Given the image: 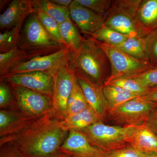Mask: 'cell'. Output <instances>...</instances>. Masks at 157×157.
Segmentation results:
<instances>
[{
  "label": "cell",
  "instance_id": "obj_1",
  "mask_svg": "<svg viewBox=\"0 0 157 157\" xmlns=\"http://www.w3.org/2000/svg\"><path fill=\"white\" fill-rule=\"evenodd\" d=\"M61 121L52 111L18 134L0 138V146L11 144L23 157L54 156L60 153L69 135V131L61 125Z\"/></svg>",
  "mask_w": 157,
  "mask_h": 157
},
{
  "label": "cell",
  "instance_id": "obj_2",
  "mask_svg": "<svg viewBox=\"0 0 157 157\" xmlns=\"http://www.w3.org/2000/svg\"><path fill=\"white\" fill-rule=\"evenodd\" d=\"M109 63L106 53L95 39L88 36L83 37L79 50L71 53L69 65L76 76L102 86L109 77Z\"/></svg>",
  "mask_w": 157,
  "mask_h": 157
},
{
  "label": "cell",
  "instance_id": "obj_3",
  "mask_svg": "<svg viewBox=\"0 0 157 157\" xmlns=\"http://www.w3.org/2000/svg\"><path fill=\"white\" fill-rule=\"evenodd\" d=\"M66 47L46 32L35 13L28 17L20 37L18 48L31 59L49 55Z\"/></svg>",
  "mask_w": 157,
  "mask_h": 157
},
{
  "label": "cell",
  "instance_id": "obj_4",
  "mask_svg": "<svg viewBox=\"0 0 157 157\" xmlns=\"http://www.w3.org/2000/svg\"><path fill=\"white\" fill-rule=\"evenodd\" d=\"M126 130L127 127L109 125L100 121L77 131L93 145L107 152L129 146L125 139Z\"/></svg>",
  "mask_w": 157,
  "mask_h": 157
},
{
  "label": "cell",
  "instance_id": "obj_5",
  "mask_svg": "<svg viewBox=\"0 0 157 157\" xmlns=\"http://www.w3.org/2000/svg\"><path fill=\"white\" fill-rule=\"evenodd\" d=\"M8 83L13 94L15 110L36 119L52 111L51 98L26 88Z\"/></svg>",
  "mask_w": 157,
  "mask_h": 157
},
{
  "label": "cell",
  "instance_id": "obj_6",
  "mask_svg": "<svg viewBox=\"0 0 157 157\" xmlns=\"http://www.w3.org/2000/svg\"><path fill=\"white\" fill-rule=\"evenodd\" d=\"M157 107V104L138 97L108 111L105 121L119 126L139 125L145 122L151 111Z\"/></svg>",
  "mask_w": 157,
  "mask_h": 157
},
{
  "label": "cell",
  "instance_id": "obj_7",
  "mask_svg": "<svg viewBox=\"0 0 157 157\" xmlns=\"http://www.w3.org/2000/svg\"><path fill=\"white\" fill-rule=\"evenodd\" d=\"M96 41L106 53L110 64L111 72L106 82L135 76L152 68L148 63L136 59L117 47Z\"/></svg>",
  "mask_w": 157,
  "mask_h": 157
},
{
  "label": "cell",
  "instance_id": "obj_8",
  "mask_svg": "<svg viewBox=\"0 0 157 157\" xmlns=\"http://www.w3.org/2000/svg\"><path fill=\"white\" fill-rule=\"evenodd\" d=\"M71 53L66 47L49 55L33 58L18 64L3 76L33 72H42L53 76L61 67L69 61Z\"/></svg>",
  "mask_w": 157,
  "mask_h": 157
},
{
  "label": "cell",
  "instance_id": "obj_9",
  "mask_svg": "<svg viewBox=\"0 0 157 157\" xmlns=\"http://www.w3.org/2000/svg\"><path fill=\"white\" fill-rule=\"evenodd\" d=\"M53 78L52 112L54 115L62 120L66 116L68 99L73 91L76 76L68 62L59 69Z\"/></svg>",
  "mask_w": 157,
  "mask_h": 157
},
{
  "label": "cell",
  "instance_id": "obj_10",
  "mask_svg": "<svg viewBox=\"0 0 157 157\" xmlns=\"http://www.w3.org/2000/svg\"><path fill=\"white\" fill-rule=\"evenodd\" d=\"M0 80L26 88L49 97L53 100V76L39 72H29L0 77Z\"/></svg>",
  "mask_w": 157,
  "mask_h": 157
},
{
  "label": "cell",
  "instance_id": "obj_11",
  "mask_svg": "<svg viewBox=\"0 0 157 157\" xmlns=\"http://www.w3.org/2000/svg\"><path fill=\"white\" fill-rule=\"evenodd\" d=\"M71 20L82 33L90 36L104 25L107 15L96 13L74 0L69 8Z\"/></svg>",
  "mask_w": 157,
  "mask_h": 157
},
{
  "label": "cell",
  "instance_id": "obj_12",
  "mask_svg": "<svg viewBox=\"0 0 157 157\" xmlns=\"http://www.w3.org/2000/svg\"><path fill=\"white\" fill-rule=\"evenodd\" d=\"M104 25L128 37L144 38L149 33L141 26L137 17L112 7L107 13Z\"/></svg>",
  "mask_w": 157,
  "mask_h": 157
},
{
  "label": "cell",
  "instance_id": "obj_13",
  "mask_svg": "<svg viewBox=\"0 0 157 157\" xmlns=\"http://www.w3.org/2000/svg\"><path fill=\"white\" fill-rule=\"evenodd\" d=\"M60 152L70 157H106V152L93 145L84 135L74 130L69 131Z\"/></svg>",
  "mask_w": 157,
  "mask_h": 157
},
{
  "label": "cell",
  "instance_id": "obj_14",
  "mask_svg": "<svg viewBox=\"0 0 157 157\" xmlns=\"http://www.w3.org/2000/svg\"><path fill=\"white\" fill-rule=\"evenodd\" d=\"M126 141L142 153L157 154V136L144 123L127 126Z\"/></svg>",
  "mask_w": 157,
  "mask_h": 157
},
{
  "label": "cell",
  "instance_id": "obj_15",
  "mask_svg": "<svg viewBox=\"0 0 157 157\" xmlns=\"http://www.w3.org/2000/svg\"><path fill=\"white\" fill-rule=\"evenodd\" d=\"M34 13V7L31 0H13L0 15V28H18L21 30L24 21Z\"/></svg>",
  "mask_w": 157,
  "mask_h": 157
},
{
  "label": "cell",
  "instance_id": "obj_16",
  "mask_svg": "<svg viewBox=\"0 0 157 157\" xmlns=\"http://www.w3.org/2000/svg\"><path fill=\"white\" fill-rule=\"evenodd\" d=\"M37 120L14 109L0 110V138L18 134Z\"/></svg>",
  "mask_w": 157,
  "mask_h": 157
},
{
  "label": "cell",
  "instance_id": "obj_17",
  "mask_svg": "<svg viewBox=\"0 0 157 157\" xmlns=\"http://www.w3.org/2000/svg\"><path fill=\"white\" fill-rule=\"evenodd\" d=\"M76 76L90 107L105 119L107 112V104L103 92V86L94 84L82 76Z\"/></svg>",
  "mask_w": 157,
  "mask_h": 157
},
{
  "label": "cell",
  "instance_id": "obj_18",
  "mask_svg": "<svg viewBox=\"0 0 157 157\" xmlns=\"http://www.w3.org/2000/svg\"><path fill=\"white\" fill-rule=\"evenodd\" d=\"M104 121L105 119L103 116L89 106L81 112L65 117L61 121V125L69 132L85 128L96 123Z\"/></svg>",
  "mask_w": 157,
  "mask_h": 157
},
{
  "label": "cell",
  "instance_id": "obj_19",
  "mask_svg": "<svg viewBox=\"0 0 157 157\" xmlns=\"http://www.w3.org/2000/svg\"><path fill=\"white\" fill-rule=\"evenodd\" d=\"M137 19L149 33L157 29V0H142Z\"/></svg>",
  "mask_w": 157,
  "mask_h": 157
},
{
  "label": "cell",
  "instance_id": "obj_20",
  "mask_svg": "<svg viewBox=\"0 0 157 157\" xmlns=\"http://www.w3.org/2000/svg\"><path fill=\"white\" fill-rule=\"evenodd\" d=\"M59 32L63 44L72 53L79 50L82 44L83 37L71 19L59 25Z\"/></svg>",
  "mask_w": 157,
  "mask_h": 157
},
{
  "label": "cell",
  "instance_id": "obj_21",
  "mask_svg": "<svg viewBox=\"0 0 157 157\" xmlns=\"http://www.w3.org/2000/svg\"><path fill=\"white\" fill-rule=\"evenodd\" d=\"M103 90L107 100V112L127 101L140 97L112 85L104 84Z\"/></svg>",
  "mask_w": 157,
  "mask_h": 157
},
{
  "label": "cell",
  "instance_id": "obj_22",
  "mask_svg": "<svg viewBox=\"0 0 157 157\" xmlns=\"http://www.w3.org/2000/svg\"><path fill=\"white\" fill-rule=\"evenodd\" d=\"M116 47L136 59L149 63L147 56L146 42L144 38L128 37L123 43Z\"/></svg>",
  "mask_w": 157,
  "mask_h": 157
},
{
  "label": "cell",
  "instance_id": "obj_23",
  "mask_svg": "<svg viewBox=\"0 0 157 157\" xmlns=\"http://www.w3.org/2000/svg\"><path fill=\"white\" fill-rule=\"evenodd\" d=\"M31 59L26 52L19 48L9 52L0 53V77L6 75L18 64Z\"/></svg>",
  "mask_w": 157,
  "mask_h": 157
},
{
  "label": "cell",
  "instance_id": "obj_24",
  "mask_svg": "<svg viewBox=\"0 0 157 157\" xmlns=\"http://www.w3.org/2000/svg\"><path fill=\"white\" fill-rule=\"evenodd\" d=\"M33 2L59 24L71 19L68 8L58 6L50 0H33Z\"/></svg>",
  "mask_w": 157,
  "mask_h": 157
},
{
  "label": "cell",
  "instance_id": "obj_25",
  "mask_svg": "<svg viewBox=\"0 0 157 157\" xmlns=\"http://www.w3.org/2000/svg\"><path fill=\"white\" fill-rule=\"evenodd\" d=\"M89 106L76 77L73 91L68 99L65 117L81 112Z\"/></svg>",
  "mask_w": 157,
  "mask_h": 157
},
{
  "label": "cell",
  "instance_id": "obj_26",
  "mask_svg": "<svg viewBox=\"0 0 157 157\" xmlns=\"http://www.w3.org/2000/svg\"><path fill=\"white\" fill-rule=\"evenodd\" d=\"M104 84L112 85L123 89L126 91L141 97L146 94L149 88L147 87L134 77H121L106 82Z\"/></svg>",
  "mask_w": 157,
  "mask_h": 157
},
{
  "label": "cell",
  "instance_id": "obj_27",
  "mask_svg": "<svg viewBox=\"0 0 157 157\" xmlns=\"http://www.w3.org/2000/svg\"><path fill=\"white\" fill-rule=\"evenodd\" d=\"M90 36L97 41L114 47L121 45L128 38L104 25Z\"/></svg>",
  "mask_w": 157,
  "mask_h": 157
},
{
  "label": "cell",
  "instance_id": "obj_28",
  "mask_svg": "<svg viewBox=\"0 0 157 157\" xmlns=\"http://www.w3.org/2000/svg\"><path fill=\"white\" fill-rule=\"evenodd\" d=\"M34 13L43 27L49 35L58 42L63 44L59 32V25L57 22L33 3Z\"/></svg>",
  "mask_w": 157,
  "mask_h": 157
},
{
  "label": "cell",
  "instance_id": "obj_29",
  "mask_svg": "<svg viewBox=\"0 0 157 157\" xmlns=\"http://www.w3.org/2000/svg\"><path fill=\"white\" fill-rule=\"evenodd\" d=\"M20 31L18 28L14 27L0 34L1 53L9 52L18 48Z\"/></svg>",
  "mask_w": 157,
  "mask_h": 157
},
{
  "label": "cell",
  "instance_id": "obj_30",
  "mask_svg": "<svg viewBox=\"0 0 157 157\" xmlns=\"http://www.w3.org/2000/svg\"><path fill=\"white\" fill-rule=\"evenodd\" d=\"M147 44V56L151 67H157V29L150 32L144 37Z\"/></svg>",
  "mask_w": 157,
  "mask_h": 157
},
{
  "label": "cell",
  "instance_id": "obj_31",
  "mask_svg": "<svg viewBox=\"0 0 157 157\" xmlns=\"http://www.w3.org/2000/svg\"><path fill=\"white\" fill-rule=\"evenodd\" d=\"M82 6L88 8L96 13L107 15L112 8L111 0H76Z\"/></svg>",
  "mask_w": 157,
  "mask_h": 157
},
{
  "label": "cell",
  "instance_id": "obj_32",
  "mask_svg": "<svg viewBox=\"0 0 157 157\" xmlns=\"http://www.w3.org/2000/svg\"><path fill=\"white\" fill-rule=\"evenodd\" d=\"M0 108L15 110L14 98L8 82L0 80Z\"/></svg>",
  "mask_w": 157,
  "mask_h": 157
},
{
  "label": "cell",
  "instance_id": "obj_33",
  "mask_svg": "<svg viewBox=\"0 0 157 157\" xmlns=\"http://www.w3.org/2000/svg\"><path fill=\"white\" fill-rule=\"evenodd\" d=\"M142 0H116L113 2V8L137 17Z\"/></svg>",
  "mask_w": 157,
  "mask_h": 157
},
{
  "label": "cell",
  "instance_id": "obj_34",
  "mask_svg": "<svg viewBox=\"0 0 157 157\" xmlns=\"http://www.w3.org/2000/svg\"><path fill=\"white\" fill-rule=\"evenodd\" d=\"M130 77L136 78L147 87H153L157 86V67L151 68L143 73Z\"/></svg>",
  "mask_w": 157,
  "mask_h": 157
},
{
  "label": "cell",
  "instance_id": "obj_35",
  "mask_svg": "<svg viewBox=\"0 0 157 157\" xmlns=\"http://www.w3.org/2000/svg\"><path fill=\"white\" fill-rule=\"evenodd\" d=\"M106 157H143V153L132 147L106 152Z\"/></svg>",
  "mask_w": 157,
  "mask_h": 157
},
{
  "label": "cell",
  "instance_id": "obj_36",
  "mask_svg": "<svg viewBox=\"0 0 157 157\" xmlns=\"http://www.w3.org/2000/svg\"><path fill=\"white\" fill-rule=\"evenodd\" d=\"M0 157H23L13 144L6 143L0 146Z\"/></svg>",
  "mask_w": 157,
  "mask_h": 157
},
{
  "label": "cell",
  "instance_id": "obj_37",
  "mask_svg": "<svg viewBox=\"0 0 157 157\" xmlns=\"http://www.w3.org/2000/svg\"><path fill=\"white\" fill-rule=\"evenodd\" d=\"M144 124L157 136V107L151 111Z\"/></svg>",
  "mask_w": 157,
  "mask_h": 157
},
{
  "label": "cell",
  "instance_id": "obj_38",
  "mask_svg": "<svg viewBox=\"0 0 157 157\" xmlns=\"http://www.w3.org/2000/svg\"><path fill=\"white\" fill-rule=\"evenodd\" d=\"M139 98L144 101L157 104V86L149 88L146 94Z\"/></svg>",
  "mask_w": 157,
  "mask_h": 157
},
{
  "label": "cell",
  "instance_id": "obj_39",
  "mask_svg": "<svg viewBox=\"0 0 157 157\" xmlns=\"http://www.w3.org/2000/svg\"><path fill=\"white\" fill-rule=\"evenodd\" d=\"M50 1L58 6L65 7L68 9L73 1L72 0H50Z\"/></svg>",
  "mask_w": 157,
  "mask_h": 157
},
{
  "label": "cell",
  "instance_id": "obj_40",
  "mask_svg": "<svg viewBox=\"0 0 157 157\" xmlns=\"http://www.w3.org/2000/svg\"><path fill=\"white\" fill-rule=\"evenodd\" d=\"M143 157H157V154L143 153Z\"/></svg>",
  "mask_w": 157,
  "mask_h": 157
},
{
  "label": "cell",
  "instance_id": "obj_41",
  "mask_svg": "<svg viewBox=\"0 0 157 157\" xmlns=\"http://www.w3.org/2000/svg\"><path fill=\"white\" fill-rule=\"evenodd\" d=\"M52 157H70L67 155L61 152L59 153L58 154Z\"/></svg>",
  "mask_w": 157,
  "mask_h": 157
}]
</instances>
